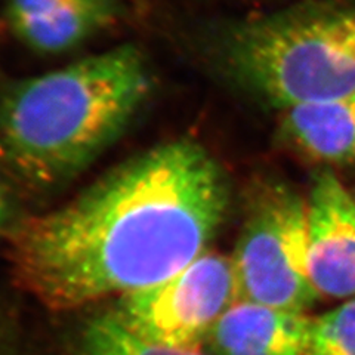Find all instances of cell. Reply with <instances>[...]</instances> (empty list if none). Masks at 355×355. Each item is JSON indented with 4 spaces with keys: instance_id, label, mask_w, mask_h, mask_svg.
I'll return each mask as SVG.
<instances>
[{
    "instance_id": "cell-2",
    "label": "cell",
    "mask_w": 355,
    "mask_h": 355,
    "mask_svg": "<svg viewBox=\"0 0 355 355\" xmlns=\"http://www.w3.org/2000/svg\"><path fill=\"white\" fill-rule=\"evenodd\" d=\"M153 83L147 57L126 43L10 85L0 95V155L33 184L70 180L121 138Z\"/></svg>"
},
{
    "instance_id": "cell-3",
    "label": "cell",
    "mask_w": 355,
    "mask_h": 355,
    "mask_svg": "<svg viewBox=\"0 0 355 355\" xmlns=\"http://www.w3.org/2000/svg\"><path fill=\"white\" fill-rule=\"evenodd\" d=\"M220 58L237 83L283 110L355 95V8H309L231 28Z\"/></svg>"
},
{
    "instance_id": "cell-4",
    "label": "cell",
    "mask_w": 355,
    "mask_h": 355,
    "mask_svg": "<svg viewBox=\"0 0 355 355\" xmlns=\"http://www.w3.org/2000/svg\"><path fill=\"white\" fill-rule=\"evenodd\" d=\"M231 259L239 301L297 313L318 301L308 268L306 200L284 182L254 190Z\"/></svg>"
},
{
    "instance_id": "cell-9",
    "label": "cell",
    "mask_w": 355,
    "mask_h": 355,
    "mask_svg": "<svg viewBox=\"0 0 355 355\" xmlns=\"http://www.w3.org/2000/svg\"><path fill=\"white\" fill-rule=\"evenodd\" d=\"M284 111V138L306 157L324 164L355 163V95Z\"/></svg>"
},
{
    "instance_id": "cell-6",
    "label": "cell",
    "mask_w": 355,
    "mask_h": 355,
    "mask_svg": "<svg viewBox=\"0 0 355 355\" xmlns=\"http://www.w3.org/2000/svg\"><path fill=\"white\" fill-rule=\"evenodd\" d=\"M306 206L308 268L318 299H355V196L331 171L320 169Z\"/></svg>"
},
{
    "instance_id": "cell-1",
    "label": "cell",
    "mask_w": 355,
    "mask_h": 355,
    "mask_svg": "<svg viewBox=\"0 0 355 355\" xmlns=\"http://www.w3.org/2000/svg\"><path fill=\"white\" fill-rule=\"evenodd\" d=\"M230 185L205 147L175 139L144 151L70 203L15 227L17 280L53 309L139 291L205 253L224 222Z\"/></svg>"
},
{
    "instance_id": "cell-5",
    "label": "cell",
    "mask_w": 355,
    "mask_h": 355,
    "mask_svg": "<svg viewBox=\"0 0 355 355\" xmlns=\"http://www.w3.org/2000/svg\"><path fill=\"white\" fill-rule=\"evenodd\" d=\"M237 301L231 257L206 250L168 279L121 296L114 313L133 335L154 345L198 351Z\"/></svg>"
},
{
    "instance_id": "cell-11",
    "label": "cell",
    "mask_w": 355,
    "mask_h": 355,
    "mask_svg": "<svg viewBox=\"0 0 355 355\" xmlns=\"http://www.w3.org/2000/svg\"><path fill=\"white\" fill-rule=\"evenodd\" d=\"M304 355H355V299L311 317Z\"/></svg>"
},
{
    "instance_id": "cell-12",
    "label": "cell",
    "mask_w": 355,
    "mask_h": 355,
    "mask_svg": "<svg viewBox=\"0 0 355 355\" xmlns=\"http://www.w3.org/2000/svg\"><path fill=\"white\" fill-rule=\"evenodd\" d=\"M9 214H10V205H9V197L5 190V187L0 182V232L3 231L5 225L9 220Z\"/></svg>"
},
{
    "instance_id": "cell-13",
    "label": "cell",
    "mask_w": 355,
    "mask_h": 355,
    "mask_svg": "<svg viewBox=\"0 0 355 355\" xmlns=\"http://www.w3.org/2000/svg\"><path fill=\"white\" fill-rule=\"evenodd\" d=\"M354 196H355V194H354Z\"/></svg>"
},
{
    "instance_id": "cell-10",
    "label": "cell",
    "mask_w": 355,
    "mask_h": 355,
    "mask_svg": "<svg viewBox=\"0 0 355 355\" xmlns=\"http://www.w3.org/2000/svg\"><path fill=\"white\" fill-rule=\"evenodd\" d=\"M77 355H203L198 351L173 349L154 345L138 338L113 311L91 318L85 326Z\"/></svg>"
},
{
    "instance_id": "cell-8",
    "label": "cell",
    "mask_w": 355,
    "mask_h": 355,
    "mask_svg": "<svg viewBox=\"0 0 355 355\" xmlns=\"http://www.w3.org/2000/svg\"><path fill=\"white\" fill-rule=\"evenodd\" d=\"M311 315L237 301L206 340L215 355H304Z\"/></svg>"
},
{
    "instance_id": "cell-7",
    "label": "cell",
    "mask_w": 355,
    "mask_h": 355,
    "mask_svg": "<svg viewBox=\"0 0 355 355\" xmlns=\"http://www.w3.org/2000/svg\"><path fill=\"white\" fill-rule=\"evenodd\" d=\"M119 0H6L12 35L44 55L73 51L114 24Z\"/></svg>"
}]
</instances>
